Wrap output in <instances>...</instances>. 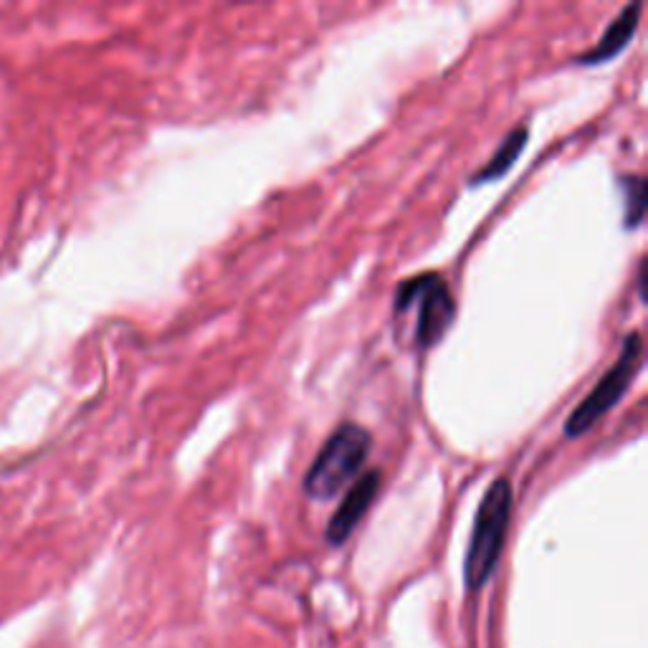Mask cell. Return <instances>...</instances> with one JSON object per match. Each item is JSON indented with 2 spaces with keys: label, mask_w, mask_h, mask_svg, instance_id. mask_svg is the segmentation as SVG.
Segmentation results:
<instances>
[{
  "label": "cell",
  "mask_w": 648,
  "mask_h": 648,
  "mask_svg": "<svg viewBox=\"0 0 648 648\" xmlns=\"http://www.w3.org/2000/svg\"><path fill=\"white\" fill-rule=\"evenodd\" d=\"M641 360H644L641 332H630V335L624 339V347H620L618 360L613 363L610 370L603 375L598 383H595L590 396H585L581 400V406H577L571 414V418L565 420L567 439H581V436L588 433L590 428L608 414V410L618 406L620 398H624L630 388V380L636 378Z\"/></svg>",
  "instance_id": "obj_4"
},
{
  "label": "cell",
  "mask_w": 648,
  "mask_h": 648,
  "mask_svg": "<svg viewBox=\"0 0 648 648\" xmlns=\"http://www.w3.org/2000/svg\"><path fill=\"white\" fill-rule=\"evenodd\" d=\"M416 310L414 339L418 349H431L441 343L457 317V302L449 284L439 274H418L406 279L396 292V314Z\"/></svg>",
  "instance_id": "obj_3"
},
{
  "label": "cell",
  "mask_w": 648,
  "mask_h": 648,
  "mask_svg": "<svg viewBox=\"0 0 648 648\" xmlns=\"http://www.w3.org/2000/svg\"><path fill=\"white\" fill-rule=\"evenodd\" d=\"M620 190H624V226L634 231L646 216V180L641 175H628L620 178Z\"/></svg>",
  "instance_id": "obj_8"
},
{
  "label": "cell",
  "mask_w": 648,
  "mask_h": 648,
  "mask_svg": "<svg viewBox=\"0 0 648 648\" xmlns=\"http://www.w3.org/2000/svg\"><path fill=\"white\" fill-rule=\"evenodd\" d=\"M641 11H644V3L626 6L624 11H620L616 19H613L608 29L603 31L598 43H595L590 51H585V54L575 56V64L595 66V64H606V61L616 59L620 51L628 46L630 39L636 36L638 21H641Z\"/></svg>",
  "instance_id": "obj_6"
},
{
  "label": "cell",
  "mask_w": 648,
  "mask_h": 648,
  "mask_svg": "<svg viewBox=\"0 0 648 648\" xmlns=\"http://www.w3.org/2000/svg\"><path fill=\"white\" fill-rule=\"evenodd\" d=\"M373 449V436L367 428L357 424H343L335 428V433L312 461L310 471L302 481L304 494L310 499H330L343 492V489L360 474L367 457Z\"/></svg>",
  "instance_id": "obj_2"
},
{
  "label": "cell",
  "mask_w": 648,
  "mask_h": 648,
  "mask_svg": "<svg viewBox=\"0 0 648 648\" xmlns=\"http://www.w3.org/2000/svg\"><path fill=\"white\" fill-rule=\"evenodd\" d=\"M378 492H380V471H365L363 477H357L355 484L349 487V492L345 494L343 504L337 506V512L332 514V520L327 524L330 545L337 547L349 540V534L355 532V527L360 524L367 510H370Z\"/></svg>",
  "instance_id": "obj_5"
},
{
  "label": "cell",
  "mask_w": 648,
  "mask_h": 648,
  "mask_svg": "<svg viewBox=\"0 0 648 648\" xmlns=\"http://www.w3.org/2000/svg\"><path fill=\"white\" fill-rule=\"evenodd\" d=\"M514 492L506 477L494 479V484L481 497L471 530L467 560H463V581L471 593H479L492 577L502 557L506 530H510Z\"/></svg>",
  "instance_id": "obj_1"
},
{
  "label": "cell",
  "mask_w": 648,
  "mask_h": 648,
  "mask_svg": "<svg viewBox=\"0 0 648 648\" xmlns=\"http://www.w3.org/2000/svg\"><path fill=\"white\" fill-rule=\"evenodd\" d=\"M527 139H530L527 125L514 127L512 133L502 139V145L497 147V153L489 157L484 168L471 175V186H484V182H497L499 178H504V175L512 170V165L520 160L524 147H527Z\"/></svg>",
  "instance_id": "obj_7"
}]
</instances>
